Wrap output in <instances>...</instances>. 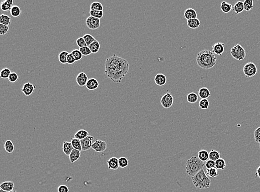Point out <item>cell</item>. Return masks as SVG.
I'll return each instance as SVG.
<instances>
[{"label":"cell","mask_w":260,"mask_h":192,"mask_svg":"<svg viewBox=\"0 0 260 192\" xmlns=\"http://www.w3.org/2000/svg\"><path fill=\"white\" fill-rule=\"evenodd\" d=\"M89 135V133L88 131L83 130V129H81L79 130L76 133H75L74 135V138H77L80 140H83L84 138H86L87 137H88Z\"/></svg>","instance_id":"25"},{"label":"cell","mask_w":260,"mask_h":192,"mask_svg":"<svg viewBox=\"0 0 260 192\" xmlns=\"http://www.w3.org/2000/svg\"><path fill=\"white\" fill-rule=\"evenodd\" d=\"M205 163L199 160L196 156H193L187 160L186 163V172L190 177H193L199 172L200 170L203 169Z\"/></svg>","instance_id":"3"},{"label":"cell","mask_w":260,"mask_h":192,"mask_svg":"<svg viewBox=\"0 0 260 192\" xmlns=\"http://www.w3.org/2000/svg\"><path fill=\"white\" fill-rule=\"evenodd\" d=\"M109 170H117L119 167L118 159L116 157H112L107 162Z\"/></svg>","instance_id":"17"},{"label":"cell","mask_w":260,"mask_h":192,"mask_svg":"<svg viewBox=\"0 0 260 192\" xmlns=\"http://www.w3.org/2000/svg\"><path fill=\"white\" fill-rule=\"evenodd\" d=\"M15 184L12 182L8 181L2 182L0 185V189L6 192H12L14 190Z\"/></svg>","instance_id":"15"},{"label":"cell","mask_w":260,"mask_h":192,"mask_svg":"<svg viewBox=\"0 0 260 192\" xmlns=\"http://www.w3.org/2000/svg\"><path fill=\"white\" fill-rule=\"evenodd\" d=\"M230 53L231 56L234 59L241 61L245 59L246 55L245 49L243 48L240 44H236L231 49Z\"/></svg>","instance_id":"5"},{"label":"cell","mask_w":260,"mask_h":192,"mask_svg":"<svg viewBox=\"0 0 260 192\" xmlns=\"http://www.w3.org/2000/svg\"><path fill=\"white\" fill-rule=\"evenodd\" d=\"M5 150L8 153H12L15 150V146L12 142V141L7 140L5 142L4 145Z\"/></svg>","instance_id":"27"},{"label":"cell","mask_w":260,"mask_h":192,"mask_svg":"<svg viewBox=\"0 0 260 192\" xmlns=\"http://www.w3.org/2000/svg\"><path fill=\"white\" fill-rule=\"evenodd\" d=\"M154 81L155 84L158 86H163L167 83V77L164 74H157L155 76Z\"/></svg>","instance_id":"14"},{"label":"cell","mask_w":260,"mask_h":192,"mask_svg":"<svg viewBox=\"0 0 260 192\" xmlns=\"http://www.w3.org/2000/svg\"><path fill=\"white\" fill-rule=\"evenodd\" d=\"M81 152L80 151L78 150H76V149H73V151H72L69 156V161L71 163H73L76 162L81 157Z\"/></svg>","instance_id":"21"},{"label":"cell","mask_w":260,"mask_h":192,"mask_svg":"<svg viewBox=\"0 0 260 192\" xmlns=\"http://www.w3.org/2000/svg\"></svg>","instance_id":"56"},{"label":"cell","mask_w":260,"mask_h":192,"mask_svg":"<svg viewBox=\"0 0 260 192\" xmlns=\"http://www.w3.org/2000/svg\"><path fill=\"white\" fill-rule=\"evenodd\" d=\"M88 47L91 50L92 53L96 54L99 51V49L101 48V45H100L99 42H98L97 40H96L93 43H92Z\"/></svg>","instance_id":"26"},{"label":"cell","mask_w":260,"mask_h":192,"mask_svg":"<svg viewBox=\"0 0 260 192\" xmlns=\"http://www.w3.org/2000/svg\"><path fill=\"white\" fill-rule=\"evenodd\" d=\"M244 5V10L248 12L251 10H252L253 7V1L252 0H245L243 2Z\"/></svg>","instance_id":"41"},{"label":"cell","mask_w":260,"mask_h":192,"mask_svg":"<svg viewBox=\"0 0 260 192\" xmlns=\"http://www.w3.org/2000/svg\"><path fill=\"white\" fill-rule=\"evenodd\" d=\"M199 96L201 99H208V98L211 96V93L208 88L204 87L199 89Z\"/></svg>","instance_id":"22"},{"label":"cell","mask_w":260,"mask_h":192,"mask_svg":"<svg viewBox=\"0 0 260 192\" xmlns=\"http://www.w3.org/2000/svg\"><path fill=\"white\" fill-rule=\"evenodd\" d=\"M58 192H69V189L68 187L66 185H60L57 188Z\"/></svg>","instance_id":"53"},{"label":"cell","mask_w":260,"mask_h":192,"mask_svg":"<svg viewBox=\"0 0 260 192\" xmlns=\"http://www.w3.org/2000/svg\"><path fill=\"white\" fill-rule=\"evenodd\" d=\"M86 86V88L88 89L89 90H94L98 88L99 86V82L95 78H90L87 81Z\"/></svg>","instance_id":"16"},{"label":"cell","mask_w":260,"mask_h":192,"mask_svg":"<svg viewBox=\"0 0 260 192\" xmlns=\"http://www.w3.org/2000/svg\"><path fill=\"white\" fill-rule=\"evenodd\" d=\"M103 6L99 2H94L91 5V11H103Z\"/></svg>","instance_id":"38"},{"label":"cell","mask_w":260,"mask_h":192,"mask_svg":"<svg viewBox=\"0 0 260 192\" xmlns=\"http://www.w3.org/2000/svg\"><path fill=\"white\" fill-rule=\"evenodd\" d=\"M88 79V76L87 75V74L84 72H81V73H79L78 75L77 76L76 81L77 83L78 84L79 86L82 87V86L86 85Z\"/></svg>","instance_id":"13"},{"label":"cell","mask_w":260,"mask_h":192,"mask_svg":"<svg viewBox=\"0 0 260 192\" xmlns=\"http://www.w3.org/2000/svg\"><path fill=\"white\" fill-rule=\"evenodd\" d=\"M83 38L85 41L87 46L88 47H89L92 43H93L95 41H96L95 38L90 34H86V35H84Z\"/></svg>","instance_id":"37"},{"label":"cell","mask_w":260,"mask_h":192,"mask_svg":"<svg viewBox=\"0 0 260 192\" xmlns=\"http://www.w3.org/2000/svg\"><path fill=\"white\" fill-rule=\"evenodd\" d=\"M232 10L235 13L236 15H238L239 13L242 12L244 11V5L243 2L238 1L232 7Z\"/></svg>","instance_id":"23"},{"label":"cell","mask_w":260,"mask_h":192,"mask_svg":"<svg viewBox=\"0 0 260 192\" xmlns=\"http://www.w3.org/2000/svg\"><path fill=\"white\" fill-rule=\"evenodd\" d=\"M205 165L207 169H210L212 168L215 167V162L211 160L207 161L205 163Z\"/></svg>","instance_id":"51"},{"label":"cell","mask_w":260,"mask_h":192,"mask_svg":"<svg viewBox=\"0 0 260 192\" xmlns=\"http://www.w3.org/2000/svg\"><path fill=\"white\" fill-rule=\"evenodd\" d=\"M243 71L246 78H250L256 75L258 72V69L255 64L249 62L243 67Z\"/></svg>","instance_id":"6"},{"label":"cell","mask_w":260,"mask_h":192,"mask_svg":"<svg viewBox=\"0 0 260 192\" xmlns=\"http://www.w3.org/2000/svg\"><path fill=\"white\" fill-rule=\"evenodd\" d=\"M79 50H80V52H81L83 56H88V55L92 54V52H91V50L88 46L79 48Z\"/></svg>","instance_id":"46"},{"label":"cell","mask_w":260,"mask_h":192,"mask_svg":"<svg viewBox=\"0 0 260 192\" xmlns=\"http://www.w3.org/2000/svg\"><path fill=\"white\" fill-rule=\"evenodd\" d=\"M254 138H255L256 142L260 143V126L255 130Z\"/></svg>","instance_id":"50"},{"label":"cell","mask_w":260,"mask_h":192,"mask_svg":"<svg viewBox=\"0 0 260 192\" xmlns=\"http://www.w3.org/2000/svg\"><path fill=\"white\" fill-rule=\"evenodd\" d=\"M104 67L106 76L115 83H120L129 70V62L115 54L106 59Z\"/></svg>","instance_id":"1"},{"label":"cell","mask_w":260,"mask_h":192,"mask_svg":"<svg viewBox=\"0 0 260 192\" xmlns=\"http://www.w3.org/2000/svg\"><path fill=\"white\" fill-rule=\"evenodd\" d=\"M86 25L89 29L96 30L98 29L101 26V21L97 18L89 16L86 21Z\"/></svg>","instance_id":"8"},{"label":"cell","mask_w":260,"mask_h":192,"mask_svg":"<svg viewBox=\"0 0 260 192\" xmlns=\"http://www.w3.org/2000/svg\"><path fill=\"white\" fill-rule=\"evenodd\" d=\"M184 17L186 20H187V21L191 20L192 18H197V13H196V11L193 8H189L185 11Z\"/></svg>","instance_id":"18"},{"label":"cell","mask_w":260,"mask_h":192,"mask_svg":"<svg viewBox=\"0 0 260 192\" xmlns=\"http://www.w3.org/2000/svg\"><path fill=\"white\" fill-rule=\"evenodd\" d=\"M10 14L13 17H18L21 14V10L18 6H13L10 10Z\"/></svg>","instance_id":"29"},{"label":"cell","mask_w":260,"mask_h":192,"mask_svg":"<svg viewBox=\"0 0 260 192\" xmlns=\"http://www.w3.org/2000/svg\"><path fill=\"white\" fill-rule=\"evenodd\" d=\"M226 162L223 158H219L215 161V168L218 170H224L226 167Z\"/></svg>","instance_id":"30"},{"label":"cell","mask_w":260,"mask_h":192,"mask_svg":"<svg viewBox=\"0 0 260 192\" xmlns=\"http://www.w3.org/2000/svg\"><path fill=\"white\" fill-rule=\"evenodd\" d=\"M0 192H16V190H13V191H12V192H6V191H4L3 190H0Z\"/></svg>","instance_id":"55"},{"label":"cell","mask_w":260,"mask_h":192,"mask_svg":"<svg viewBox=\"0 0 260 192\" xmlns=\"http://www.w3.org/2000/svg\"><path fill=\"white\" fill-rule=\"evenodd\" d=\"M160 103L164 108H170L174 103V98L170 93H167L161 98Z\"/></svg>","instance_id":"7"},{"label":"cell","mask_w":260,"mask_h":192,"mask_svg":"<svg viewBox=\"0 0 260 192\" xmlns=\"http://www.w3.org/2000/svg\"><path fill=\"white\" fill-rule=\"evenodd\" d=\"M198 157L202 162H206L209 160V153L205 150H200L198 154Z\"/></svg>","instance_id":"24"},{"label":"cell","mask_w":260,"mask_h":192,"mask_svg":"<svg viewBox=\"0 0 260 192\" xmlns=\"http://www.w3.org/2000/svg\"><path fill=\"white\" fill-rule=\"evenodd\" d=\"M71 142L74 149L78 150L80 151H82L81 142L80 140L76 138H72Z\"/></svg>","instance_id":"34"},{"label":"cell","mask_w":260,"mask_h":192,"mask_svg":"<svg viewBox=\"0 0 260 192\" xmlns=\"http://www.w3.org/2000/svg\"><path fill=\"white\" fill-rule=\"evenodd\" d=\"M187 101L190 103H196L198 100V95L195 93H190L188 94L187 97Z\"/></svg>","instance_id":"33"},{"label":"cell","mask_w":260,"mask_h":192,"mask_svg":"<svg viewBox=\"0 0 260 192\" xmlns=\"http://www.w3.org/2000/svg\"><path fill=\"white\" fill-rule=\"evenodd\" d=\"M197 64L202 69L208 70L213 68L216 64L217 58L212 51L204 49L199 52L196 56Z\"/></svg>","instance_id":"2"},{"label":"cell","mask_w":260,"mask_h":192,"mask_svg":"<svg viewBox=\"0 0 260 192\" xmlns=\"http://www.w3.org/2000/svg\"><path fill=\"white\" fill-rule=\"evenodd\" d=\"M74 148L71 142L64 141L62 146V151L67 156H69Z\"/></svg>","instance_id":"20"},{"label":"cell","mask_w":260,"mask_h":192,"mask_svg":"<svg viewBox=\"0 0 260 192\" xmlns=\"http://www.w3.org/2000/svg\"><path fill=\"white\" fill-rule=\"evenodd\" d=\"M71 53L73 55L74 58L76 59V62L80 60L83 57V55L79 49H74L71 52Z\"/></svg>","instance_id":"45"},{"label":"cell","mask_w":260,"mask_h":192,"mask_svg":"<svg viewBox=\"0 0 260 192\" xmlns=\"http://www.w3.org/2000/svg\"><path fill=\"white\" fill-rule=\"evenodd\" d=\"M36 88V86H34L32 83H26L23 84V85L21 88V91L25 94L26 96H29L33 94L34 89Z\"/></svg>","instance_id":"11"},{"label":"cell","mask_w":260,"mask_h":192,"mask_svg":"<svg viewBox=\"0 0 260 192\" xmlns=\"http://www.w3.org/2000/svg\"><path fill=\"white\" fill-rule=\"evenodd\" d=\"M92 148L96 152H103L107 149V143L104 141L96 140L93 143Z\"/></svg>","instance_id":"9"},{"label":"cell","mask_w":260,"mask_h":192,"mask_svg":"<svg viewBox=\"0 0 260 192\" xmlns=\"http://www.w3.org/2000/svg\"><path fill=\"white\" fill-rule=\"evenodd\" d=\"M206 174L210 177H217L218 175V170H217L215 167L212 168L210 169H207Z\"/></svg>","instance_id":"35"},{"label":"cell","mask_w":260,"mask_h":192,"mask_svg":"<svg viewBox=\"0 0 260 192\" xmlns=\"http://www.w3.org/2000/svg\"><path fill=\"white\" fill-rule=\"evenodd\" d=\"M225 50V45L223 43L218 42L215 43L212 47V52L216 55H222Z\"/></svg>","instance_id":"12"},{"label":"cell","mask_w":260,"mask_h":192,"mask_svg":"<svg viewBox=\"0 0 260 192\" xmlns=\"http://www.w3.org/2000/svg\"><path fill=\"white\" fill-rule=\"evenodd\" d=\"M194 186L200 189L209 188L211 185V180L206 175L204 169H202L196 175L192 177Z\"/></svg>","instance_id":"4"},{"label":"cell","mask_w":260,"mask_h":192,"mask_svg":"<svg viewBox=\"0 0 260 192\" xmlns=\"http://www.w3.org/2000/svg\"><path fill=\"white\" fill-rule=\"evenodd\" d=\"M11 73V70L8 68H4L0 72V76L2 79H8V77Z\"/></svg>","instance_id":"39"},{"label":"cell","mask_w":260,"mask_h":192,"mask_svg":"<svg viewBox=\"0 0 260 192\" xmlns=\"http://www.w3.org/2000/svg\"><path fill=\"white\" fill-rule=\"evenodd\" d=\"M187 25L191 29H196V28H198L200 27V26L201 25V22L198 18H192L191 20H188Z\"/></svg>","instance_id":"19"},{"label":"cell","mask_w":260,"mask_h":192,"mask_svg":"<svg viewBox=\"0 0 260 192\" xmlns=\"http://www.w3.org/2000/svg\"><path fill=\"white\" fill-rule=\"evenodd\" d=\"M256 177H258L260 178V166L257 168L256 172Z\"/></svg>","instance_id":"54"},{"label":"cell","mask_w":260,"mask_h":192,"mask_svg":"<svg viewBox=\"0 0 260 192\" xmlns=\"http://www.w3.org/2000/svg\"><path fill=\"white\" fill-rule=\"evenodd\" d=\"M67 62L68 64H73L75 62H76V59L74 58L73 55L71 53H69L67 58Z\"/></svg>","instance_id":"52"},{"label":"cell","mask_w":260,"mask_h":192,"mask_svg":"<svg viewBox=\"0 0 260 192\" xmlns=\"http://www.w3.org/2000/svg\"><path fill=\"white\" fill-rule=\"evenodd\" d=\"M11 18L8 15L2 14L0 16V24L9 26L11 25Z\"/></svg>","instance_id":"32"},{"label":"cell","mask_w":260,"mask_h":192,"mask_svg":"<svg viewBox=\"0 0 260 192\" xmlns=\"http://www.w3.org/2000/svg\"><path fill=\"white\" fill-rule=\"evenodd\" d=\"M220 157H221V154L218 151L212 150L209 153V160L213 161L215 162L218 160L219 158H220Z\"/></svg>","instance_id":"31"},{"label":"cell","mask_w":260,"mask_h":192,"mask_svg":"<svg viewBox=\"0 0 260 192\" xmlns=\"http://www.w3.org/2000/svg\"><path fill=\"white\" fill-rule=\"evenodd\" d=\"M232 7L233 6L232 5L226 2L225 1H223L221 3V6H220V8H221V11L225 13H228L230 12L231 10H232Z\"/></svg>","instance_id":"28"},{"label":"cell","mask_w":260,"mask_h":192,"mask_svg":"<svg viewBox=\"0 0 260 192\" xmlns=\"http://www.w3.org/2000/svg\"><path fill=\"white\" fill-rule=\"evenodd\" d=\"M200 108L202 110H207L209 108L210 102L208 99H201L199 103Z\"/></svg>","instance_id":"43"},{"label":"cell","mask_w":260,"mask_h":192,"mask_svg":"<svg viewBox=\"0 0 260 192\" xmlns=\"http://www.w3.org/2000/svg\"><path fill=\"white\" fill-rule=\"evenodd\" d=\"M89 14H90V16L97 18L99 20L102 18H103V16H104L103 11H91V10L89 12Z\"/></svg>","instance_id":"42"},{"label":"cell","mask_w":260,"mask_h":192,"mask_svg":"<svg viewBox=\"0 0 260 192\" xmlns=\"http://www.w3.org/2000/svg\"><path fill=\"white\" fill-rule=\"evenodd\" d=\"M94 140V137L92 136H88L86 138H84L83 140H81V142L82 148V151H88L92 148V146L93 145V141Z\"/></svg>","instance_id":"10"},{"label":"cell","mask_w":260,"mask_h":192,"mask_svg":"<svg viewBox=\"0 0 260 192\" xmlns=\"http://www.w3.org/2000/svg\"><path fill=\"white\" fill-rule=\"evenodd\" d=\"M9 31V26L0 24V35L4 36L6 35Z\"/></svg>","instance_id":"47"},{"label":"cell","mask_w":260,"mask_h":192,"mask_svg":"<svg viewBox=\"0 0 260 192\" xmlns=\"http://www.w3.org/2000/svg\"><path fill=\"white\" fill-rule=\"evenodd\" d=\"M69 53L67 51H62L58 55V60L59 62L62 64H66L67 58L68 55Z\"/></svg>","instance_id":"36"},{"label":"cell","mask_w":260,"mask_h":192,"mask_svg":"<svg viewBox=\"0 0 260 192\" xmlns=\"http://www.w3.org/2000/svg\"><path fill=\"white\" fill-rule=\"evenodd\" d=\"M76 43L79 48L87 46L83 37H79L76 40Z\"/></svg>","instance_id":"48"},{"label":"cell","mask_w":260,"mask_h":192,"mask_svg":"<svg viewBox=\"0 0 260 192\" xmlns=\"http://www.w3.org/2000/svg\"><path fill=\"white\" fill-rule=\"evenodd\" d=\"M12 6L10 5V3L8 2V0H5L2 1L1 3V8L3 11H7L11 10Z\"/></svg>","instance_id":"40"},{"label":"cell","mask_w":260,"mask_h":192,"mask_svg":"<svg viewBox=\"0 0 260 192\" xmlns=\"http://www.w3.org/2000/svg\"><path fill=\"white\" fill-rule=\"evenodd\" d=\"M8 80L11 83H15L18 80V75L15 72L11 73L8 77Z\"/></svg>","instance_id":"49"},{"label":"cell","mask_w":260,"mask_h":192,"mask_svg":"<svg viewBox=\"0 0 260 192\" xmlns=\"http://www.w3.org/2000/svg\"><path fill=\"white\" fill-rule=\"evenodd\" d=\"M118 162H119V167L122 168L127 167L129 165V161L127 158L124 157L119 158L118 159Z\"/></svg>","instance_id":"44"}]
</instances>
